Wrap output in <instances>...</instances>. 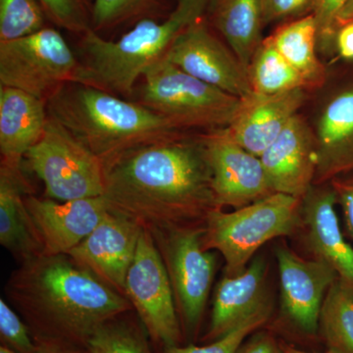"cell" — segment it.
<instances>
[{
	"label": "cell",
	"mask_w": 353,
	"mask_h": 353,
	"mask_svg": "<svg viewBox=\"0 0 353 353\" xmlns=\"http://www.w3.org/2000/svg\"><path fill=\"white\" fill-rule=\"evenodd\" d=\"M353 23V0H347V3L341 9L336 16V30L340 29L343 26Z\"/></svg>",
	"instance_id": "cell-38"
},
{
	"label": "cell",
	"mask_w": 353,
	"mask_h": 353,
	"mask_svg": "<svg viewBox=\"0 0 353 353\" xmlns=\"http://www.w3.org/2000/svg\"><path fill=\"white\" fill-rule=\"evenodd\" d=\"M24 162L44 183L46 199L70 201L103 194V161L50 116Z\"/></svg>",
	"instance_id": "cell-7"
},
{
	"label": "cell",
	"mask_w": 353,
	"mask_h": 353,
	"mask_svg": "<svg viewBox=\"0 0 353 353\" xmlns=\"http://www.w3.org/2000/svg\"><path fill=\"white\" fill-rule=\"evenodd\" d=\"M6 290L38 347L85 348L101 325L132 309L126 297L66 254L22 262Z\"/></svg>",
	"instance_id": "cell-2"
},
{
	"label": "cell",
	"mask_w": 353,
	"mask_h": 353,
	"mask_svg": "<svg viewBox=\"0 0 353 353\" xmlns=\"http://www.w3.org/2000/svg\"><path fill=\"white\" fill-rule=\"evenodd\" d=\"M236 353H285L280 341L268 332L254 334L241 345Z\"/></svg>",
	"instance_id": "cell-35"
},
{
	"label": "cell",
	"mask_w": 353,
	"mask_h": 353,
	"mask_svg": "<svg viewBox=\"0 0 353 353\" xmlns=\"http://www.w3.org/2000/svg\"><path fill=\"white\" fill-rule=\"evenodd\" d=\"M333 188L343 209L348 232L353 239V181L334 182Z\"/></svg>",
	"instance_id": "cell-36"
},
{
	"label": "cell",
	"mask_w": 353,
	"mask_h": 353,
	"mask_svg": "<svg viewBox=\"0 0 353 353\" xmlns=\"http://www.w3.org/2000/svg\"><path fill=\"white\" fill-rule=\"evenodd\" d=\"M126 297L158 350L183 345L168 272L152 234L143 230L126 279Z\"/></svg>",
	"instance_id": "cell-10"
},
{
	"label": "cell",
	"mask_w": 353,
	"mask_h": 353,
	"mask_svg": "<svg viewBox=\"0 0 353 353\" xmlns=\"http://www.w3.org/2000/svg\"><path fill=\"white\" fill-rule=\"evenodd\" d=\"M217 208L236 209L274 194L260 157L232 139L227 128L201 134Z\"/></svg>",
	"instance_id": "cell-11"
},
{
	"label": "cell",
	"mask_w": 353,
	"mask_h": 353,
	"mask_svg": "<svg viewBox=\"0 0 353 353\" xmlns=\"http://www.w3.org/2000/svg\"><path fill=\"white\" fill-rule=\"evenodd\" d=\"M281 345H282L283 350H284L285 353H332L328 352V350H327L326 352H306V350H299V348L294 347V345H288V343H281Z\"/></svg>",
	"instance_id": "cell-40"
},
{
	"label": "cell",
	"mask_w": 353,
	"mask_h": 353,
	"mask_svg": "<svg viewBox=\"0 0 353 353\" xmlns=\"http://www.w3.org/2000/svg\"><path fill=\"white\" fill-rule=\"evenodd\" d=\"M270 315L271 310L254 315L233 331L208 345L201 347L194 345H173L161 348L158 353H236L250 334L268 322Z\"/></svg>",
	"instance_id": "cell-30"
},
{
	"label": "cell",
	"mask_w": 353,
	"mask_h": 353,
	"mask_svg": "<svg viewBox=\"0 0 353 353\" xmlns=\"http://www.w3.org/2000/svg\"><path fill=\"white\" fill-rule=\"evenodd\" d=\"M48 118L46 101L17 88L0 85L1 164L22 168L25 155L43 137Z\"/></svg>",
	"instance_id": "cell-20"
},
{
	"label": "cell",
	"mask_w": 353,
	"mask_h": 353,
	"mask_svg": "<svg viewBox=\"0 0 353 353\" xmlns=\"http://www.w3.org/2000/svg\"><path fill=\"white\" fill-rule=\"evenodd\" d=\"M141 80L137 102L183 131L227 128L240 105L239 97L189 75L165 58Z\"/></svg>",
	"instance_id": "cell-6"
},
{
	"label": "cell",
	"mask_w": 353,
	"mask_h": 353,
	"mask_svg": "<svg viewBox=\"0 0 353 353\" xmlns=\"http://www.w3.org/2000/svg\"><path fill=\"white\" fill-rule=\"evenodd\" d=\"M46 18L38 0H0V43L41 31Z\"/></svg>",
	"instance_id": "cell-28"
},
{
	"label": "cell",
	"mask_w": 353,
	"mask_h": 353,
	"mask_svg": "<svg viewBox=\"0 0 353 353\" xmlns=\"http://www.w3.org/2000/svg\"><path fill=\"white\" fill-rule=\"evenodd\" d=\"M209 0H178L166 19L139 20L117 41H108L90 30L80 43V67L75 83L130 99L137 83L161 61L183 31L208 11Z\"/></svg>",
	"instance_id": "cell-4"
},
{
	"label": "cell",
	"mask_w": 353,
	"mask_h": 353,
	"mask_svg": "<svg viewBox=\"0 0 353 353\" xmlns=\"http://www.w3.org/2000/svg\"><path fill=\"white\" fill-rule=\"evenodd\" d=\"M128 313L101 325L87 341L88 353H153L145 327Z\"/></svg>",
	"instance_id": "cell-27"
},
{
	"label": "cell",
	"mask_w": 353,
	"mask_h": 353,
	"mask_svg": "<svg viewBox=\"0 0 353 353\" xmlns=\"http://www.w3.org/2000/svg\"><path fill=\"white\" fill-rule=\"evenodd\" d=\"M306 92L296 88L275 94L250 92L241 99L227 127L230 136L248 152L261 157L303 105Z\"/></svg>",
	"instance_id": "cell-17"
},
{
	"label": "cell",
	"mask_w": 353,
	"mask_h": 353,
	"mask_svg": "<svg viewBox=\"0 0 353 353\" xmlns=\"http://www.w3.org/2000/svg\"><path fill=\"white\" fill-rule=\"evenodd\" d=\"M203 234L204 227L152 234L168 272L183 338L199 334L215 275V254L204 248Z\"/></svg>",
	"instance_id": "cell-9"
},
{
	"label": "cell",
	"mask_w": 353,
	"mask_h": 353,
	"mask_svg": "<svg viewBox=\"0 0 353 353\" xmlns=\"http://www.w3.org/2000/svg\"><path fill=\"white\" fill-rule=\"evenodd\" d=\"M347 0H316L312 14L318 29V43L324 51H331L336 46V19Z\"/></svg>",
	"instance_id": "cell-33"
},
{
	"label": "cell",
	"mask_w": 353,
	"mask_h": 353,
	"mask_svg": "<svg viewBox=\"0 0 353 353\" xmlns=\"http://www.w3.org/2000/svg\"><path fill=\"white\" fill-rule=\"evenodd\" d=\"M265 264L255 259L238 275L226 276L216 288L208 330L201 339L211 343L253 316L271 310L265 299Z\"/></svg>",
	"instance_id": "cell-19"
},
{
	"label": "cell",
	"mask_w": 353,
	"mask_h": 353,
	"mask_svg": "<svg viewBox=\"0 0 353 353\" xmlns=\"http://www.w3.org/2000/svg\"><path fill=\"white\" fill-rule=\"evenodd\" d=\"M1 345L18 353H38L39 347L29 327L3 299H0Z\"/></svg>",
	"instance_id": "cell-32"
},
{
	"label": "cell",
	"mask_w": 353,
	"mask_h": 353,
	"mask_svg": "<svg viewBox=\"0 0 353 353\" xmlns=\"http://www.w3.org/2000/svg\"><path fill=\"white\" fill-rule=\"evenodd\" d=\"M301 209V199L279 192L233 212L212 209L204 223V248L222 254L227 276L238 275L267 241L294 232Z\"/></svg>",
	"instance_id": "cell-5"
},
{
	"label": "cell",
	"mask_w": 353,
	"mask_h": 353,
	"mask_svg": "<svg viewBox=\"0 0 353 353\" xmlns=\"http://www.w3.org/2000/svg\"><path fill=\"white\" fill-rule=\"evenodd\" d=\"M31 187L22 168L0 164V243L22 262L43 254V245L26 205Z\"/></svg>",
	"instance_id": "cell-22"
},
{
	"label": "cell",
	"mask_w": 353,
	"mask_h": 353,
	"mask_svg": "<svg viewBox=\"0 0 353 353\" xmlns=\"http://www.w3.org/2000/svg\"><path fill=\"white\" fill-rule=\"evenodd\" d=\"M0 353H18V352H14V350H9V348H7L6 347H3V345H1V347H0Z\"/></svg>",
	"instance_id": "cell-41"
},
{
	"label": "cell",
	"mask_w": 353,
	"mask_h": 353,
	"mask_svg": "<svg viewBox=\"0 0 353 353\" xmlns=\"http://www.w3.org/2000/svg\"><path fill=\"white\" fill-rule=\"evenodd\" d=\"M39 353H88L85 348L68 347H38Z\"/></svg>",
	"instance_id": "cell-39"
},
{
	"label": "cell",
	"mask_w": 353,
	"mask_h": 353,
	"mask_svg": "<svg viewBox=\"0 0 353 353\" xmlns=\"http://www.w3.org/2000/svg\"><path fill=\"white\" fill-rule=\"evenodd\" d=\"M276 256L285 318L299 333L314 336L325 296L338 275L324 262L301 259L289 248H278Z\"/></svg>",
	"instance_id": "cell-13"
},
{
	"label": "cell",
	"mask_w": 353,
	"mask_h": 353,
	"mask_svg": "<svg viewBox=\"0 0 353 353\" xmlns=\"http://www.w3.org/2000/svg\"><path fill=\"white\" fill-rule=\"evenodd\" d=\"M159 0H94L92 28L95 32L117 27L134 19H145Z\"/></svg>",
	"instance_id": "cell-29"
},
{
	"label": "cell",
	"mask_w": 353,
	"mask_h": 353,
	"mask_svg": "<svg viewBox=\"0 0 353 353\" xmlns=\"http://www.w3.org/2000/svg\"><path fill=\"white\" fill-rule=\"evenodd\" d=\"M316 0H260L264 25L312 13Z\"/></svg>",
	"instance_id": "cell-34"
},
{
	"label": "cell",
	"mask_w": 353,
	"mask_h": 353,
	"mask_svg": "<svg viewBox=\"0 0 353 353\" xmlns=\"http://www.w3.org/2000/svg\"><path fill=\"white\" fill-rule=\"evenodd\" d=\"M143 230L132 221L109 211L94 231L66 255L126 297L128 272Z\"/></svg>",
	"instance_id": "cell-14"
},
{
	"label": "cell",
	"mask_w": 353,
	"mask_h": 353,
	"mask_svg": "<svg viewBox=\"0 0 353 353\" xmlns=\"http://www.w3.org/2000/svg\"><path fill=\"white\" fill-rule=\"evenodd\" d=\"M79 67V57L52 28L0 43V85L46 102L63 85L76 82Z\"/></svg>",
	"instance_id": "cell-8"
},
{
	"label": "cell",
	"mask_w": 353,
	"mask_h": 353,
	"mask_svg": "<svg viewBox=\"0 0 353 353\" xmlns=\"http://www.w3.org/2000/svg\"><path fill=\"white\" fill-rule=\"evenodd\" d=\"M165 59L189 75L239 99L252 92L240 60L229 46L216 38L203 18L178 37Z\"/></svg>",
	"instance_id": "cell-12"
},
{
	"label": "cell",
	"mask_w": 353,
	"mask_h": 353,
	"mask_svg": "<svg viewBox=\"0 0 353 353\" xmlns=\"http://www.w3.org/2000/svg\"><path fill=\"white\" fill-rule=\"evenodd\" d=\"M319 331L328 352L353 353V290L340 278L325 296Z\"/></svg>",
	"instance_id": "cell-26"
},
{
	"label": "cell",
	"mask_w": 353,
	"mask_h": 353,
	"mask_svg": "<svg viewBox=\"0 0 353 353\" xmlns=\"http://www.w3.org/2000/svg\"><path fill=\"white\" fill-rule=\"evenodd\" d=\"M46 105L48 115L104 165L141 146L185 134L143 104L83 83L63 85Z\"/></svg>",
	"instance_id": "cell-3"
},
{
	"label": "cell",
	"mask_w": 353,
	"mask_h": 353,
	"mask_svg": "<svg viewBox=\"0 0 353 353\" xmlns=\"http://www.w3.org/2000/svg\"><path fill=\"white\" fill-rule=\"evenodd\" d=\"M272 43L303 76L309 90L326 82V69L318 58V29L312 13L279 27L270 37Z\"/></svg>",
	"instance_id": "cell-24"
},
{
	"label": "cell",
	"mask_w": 353,
	"mask_h": 353,
	"mask_svg": "<svg viewBox=\"0 0 353 353\" xmlns=\"http://www.w3.org/2000/svg\"><path fill=\"white\" fill-rule=\"evenodd\" d=\"M314 134L315 185L353 170V87L341 90L325 104Z\"/></svg>",
	"instance_id": "cell-21"
},
{
	"label": "cell",
	"mask_w": 353,
	"mask_h": 353,
	"mask_svg": "<svg viewBox=\"0 0 353 353\" xmlns=\"http://www.w3.org/2000/svg\"><path fill=\"white\" fill-rule=\"evenodd\" d=\"M108 210L150 233L190 227L216 206L201 134L141 146L105 164Z\"/></svg>",
	"instance_id": "cell-1"
},
{
	"label": "cell",
	"mask_w": 353,
	"mask_h": 353,
	"mask_svg": "<svg viewBox=\"0 0 353 353\" xmlns=\"http://www.w3.org/2000/svg\"><path fill=\"white\" fill-rule=\"evenodd\" d=\"M252 92L275 94L296 88L309 90L303 76L285 59L270 39L262 41L248 69Z\"/></svg>",
	"instance_id": "cell-25"
},
{
	"label": "cell",
	"mask_w": 353,
	"mask_h": 353,
	"mask_svg": "<svg viewBox=\"0 0 353 353\" xmlns=\"http://www.w3.org/2000/svg\"><path fill=\"white\" fill-rule=\"evenodd\" d=\"M334 188L311 187L301 199L306 239L316 259L329 265L343 282L353 290V248L341 232Z\"/></svg>",
	"instance_id": "cell-18"
},
{
	"label": "cell",
	"mask_w": 353,
	"mask_h": 353,
	"mask_svg": "<svg viewBox=\"0 0 353 353\" xmlns=\"http://www.w3.org/2000/svg\"><path fill=\"white\" fill-rule=\"evenodd\" d=\"M208 11L248 73L253 55L264 39L260 0H209Z\"/></svg>",
	"instance_id": "cell-23"
},
{
	"label": "cell",
	"mask_w": 353,
	"mask_h": 353,
	"mask_svg": "<svg viewBox=\"0 0 353 353\" xmlns=\"http://www.w3.org/2000/svg\"><path fill=\"white\" fill-rule=\"evenodd\" d=\"M336 48L341 57L353 60V23L339 29L336 36Z\"/></svg>",
	"instance_id": "cell-37"
},
{
	"label": "cell",
	"mask_w": 353,
	"mask_h": 353,
	"mask_svg": "<svg viewBox=\"0 0 353 353\" xmlns=\"http://www.w3.org/2000/svg\"><path fill=\"white\" fill-rule=\"evenodd\" d=\"M260 160L274 194L303 199L314 183L317 168L314 130L296 114Z\"/></svg>",
	"instance_id": "cell-16"
},
{
	"label": "cell",
	"mask_w": 353,
	"mask_h": 353,
	"mask_svg": "<svg viewBox=\"0 0 353 353\" xmlns=\"http://www.w3.org/2000/svg\"><path fill=\"white\" fill-rule=\"evenodd\" d=\"M46 18L57 27L85 34L92 30V11L85 0H38Z\"/></svg>",
	"instance_id": "cell-31"
},
{
	"label": "cell",
	"mask_w": 353,
	"mask_h": 353,
	"mask_svg": "<svg viewBox=\"0 0 353 353\" xmlns=\"http://www.w3.org/2000/svg\"><path fill=\"white\" fill-rule=\"evenodd\" d=\"M25 201L43 245V255L48 256L67 254L109 212L102 196L57 202L31 194Z\"/></svg>",
	"instance_id": "cell-15"
}]
</instances>
